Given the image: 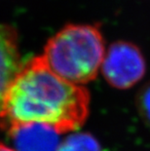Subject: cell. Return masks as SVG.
<instances>
[{"label": "cell", "mask_w": 150, "mask_h": 151, "mask_svg": "<svg viewBox=\"0 0 150 151\" xmlns=\"http://www.w3.org/2000/svg\"><path fill=\"white\" fill-rule=\"evenodd\" d=\"M90 111V94L56 74L42 56L24 63L4 99L0 126L45 124L65 134L83 126Z\"/></svg>", "instance_id": "cell-1"}, {"label": "cell", "mask_w": 150, "mask_h": 151, "mask_svg": "<svg viewBox=\"0 0 150 151\" xmlns=\"http://www.w3.org/2000/svg\"><path fill=\"white\" fill-rule=\"evenodd\" d=\"M104 55L103 36L98 27L69 24L48 40L42 57L56 74L82 86L98 76Z\"/></svg>", "instance_id": "cell-2"}, {"label": "cell", "mask_w": 150, "mask_h": 151, "mask_svg": "<svg viewBox=\"0 0 150 151\" xmlns=\"http://www.w3.org/2000/svg\"><path fill=\"white\" fill-rule=\"evenodd\" d=\"M100 69L108 84L116 89L127 90L143 78L146 63L138 46L127 41H117L105 52Z\"/></svg>", "instance_id": "cell-3"}, {"label": "cell", "mask_w": 150, "mask_h": 151, "mask_svg": "<svg viewBox=\"0 0 150 151\" xmlns=\"http://www.w3.org/2000/svg\"><path fill=\"white\" fill-rule=\"evenodd\" d=\"M23 65L17 31L0 22V122L6 94Z\"/></svg>", "instance_id": "cell-4"}, {"label": "cell", "mask_w": 150, "mask_h": 151, "mask_svg": "<svg viewBox=\"0 0 150 151\" xmlns=\"http://www.w3.org/2000/svg\"><path fill=\"white\" fill-rule=\"evenodd\" d=\"M17 151H57L59 133L45 124L29 123L8 129Z\"/></svg>", "instance_id": "cell-5"}, {"label": "cell", "mask_w": 150, "mask_h": 151, "mask_svg": "<svg viewBox=\"0 0 150 151\" xmlns=\"http://www.w3.org/2000/svg\"><path fill=\"white\" fill-rule=\"evenodd\" d=\"M57 151H101V147L98 141L91 134L76 133L70 134L60 143Z\"/></svg>", "instance_id": "cell-6"}, {"label": "cell", "mask_w": 150, "mask_h": 151, "mask_svg": "<svg viewBox=\"0 0 150 151\" xmlns=\"http://www.w3.org/2000/svg\"><path fill=\"white\" fill-rule=\"evenodd\" d=\"M138 107L140 115L150 124V82L140 90L138 96Z\"/></svg>", "instance_id": "cell-7"}, {"label": "cell", "mask_w": 150, "mask_h": 151, "mask_svg": "<svg viewBox=\"0 0 150 151\" xmlns=\"http://www.w3.org/2000/svg\"><path fill=\"white\" fill-rule=\"evenodd\" d=\"M0 151H17V150L10 148V147L6 146L5 144H3V143H0Z\"/></svg>", "instance_id": "cell-8"}]
</instances>
